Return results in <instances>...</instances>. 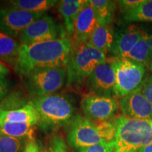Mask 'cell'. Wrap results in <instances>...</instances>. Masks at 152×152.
<instances>
[{"instance_id": "obj_1", "label": "cell", "mask_w": 152, "mask_h": 152, "mask_svg": "<svg viewBox=\"0 0 152 152\" xmlns=\"http://www.w3.org/2000/svg\"><path fill=\"white\" fill-rule=\"evenodd\" d=\"M72 52L73 43L68 37L21 45L14 68L26 75L38 68H66Z\"/></svg>"}, {"instance_id": "obj_2", "label": "cell", "mask_w": 152, "mask_h": 152, "mask_svg": "<svg viewBox=\"0 0 152 152\" xmlns=\"http://www.w3.org/2000/svg\"><path fill=\"white\" fill-rule=\"evenodd\" d=\"M115 127V151L137 152L152 144V120L119 116L113 120Z\"/></svg>"}, {"instance_id": "obj_3", "label": "cell", "mask_w": 152, "mask_h": 152, "mask_svg": "<svg viewBox=\"0 0 152 152\" xmlns=\"http://www.w3.org/2000/svg\"><path fill=\"white\" fill-rule=\"evenodd\" d=\"M39 115V124L45 127L61 126L74 118L75 108L69 97L53 94L35 97L30 101Z\"/></svg>"}, {"instance_id": "obj_4", "label": "cell", "mask_w": 152, "mask_h": 152, "mask_svg": "<svg viewBox=\"0 0 152 152\" xmlns=\"http://www.w3.org/2000/svg\"><path fill=\"white\" fill-rule=\"evenodd\" d=\"M107 61L106 54L86 42L73 52L66 65L68 85H81L94 70L100 64Z\"/></svg>"}, {"instance_id": "obj_5", "label": "cell", "mask_w": 152, "mask_h": 152, "mask_svg": "<svg viewBox=\"0 0 152 152\" xmlns=\"http://www.w3.org/2000/svg\"><path fill=\"white\" fill-rule=\"evenodd\" d=\"M111 62L115 74V96L121 99L140 90L148 77L145 64L126 58H113Z\"/></svg>"}, {"instance_id": "obj_6", "label": "cell", "mask_w": 152, "mask_h": 152, "mask_svg": "<svg viewBox=\"0 0 152 152\" xmlns=\"http://www.w3.org/2000/svg\"><path fill=\"white\" fill-rule=\"evenodd\" d=\"M25 76L28 92L36 97L53 94L67 80L66 68H38Z\"/></svg>"}, {"instance_id": "obj_7", "label": "cell", "mask_w": 152, "mask_h": 152, "mask_svg": "<svg viewBox=\"0 0 152 152\" xmlns=\"http://www.w3.org/2000/svg\"><path fill=\"white\" fill-rule=\"evenodd\" d=\"M66 34L65 30L58 26L52 16L45 14L23 32L20 41L21 45H32L65 38Z\"/></svg>"}, {"instance_id": "obj_8", "label": "cell", "mask_w": 152, "mask_h": 152, "mask_svg": "<svg viewBox=\"0 0 152 152\" xmlns=\"http://www.w3.org/2000/svg\"><path fill=\"white\" fill-rule=\"evenodd\" d=\"M45 14V12H29L13 8L0 9V30L11 37H20L30 24Z\"/></svg>"}, {"instance_id": "obj_9", "label": "cell", "mask_w": 152, "mask_h": 152, "mask_svg": "<svg viewBox=\"0 0 152 152\" xmlns=\"http://www.w3.org/2000/svg\"><path fill=\"white\" fill-rule=\"evenodd\" d=\"M102 142H106L95 121L81 116L74 119L68 134V143L71 147L77 149Z\"/></svg>"}, {"instance_id": "obj_10", "label": "cell", "mask_w": 152, "mask_h": 152, "mask_svg": "<svg viewBox=\"0 0 152 152\" xmlns=\"http://www.w3.org/2000/svg\"><path fill=\"white\" fill-rule=\"evenodd\" d=\"M119 107V102L113 97L91 93L85 95L81 101L83 113L93 121H108L115 115Z\"/></svg>"}, {"instance_id": "obj_11", "label": "cell", "mask_w": 152, "mask_h": 152, "mask_svg": "<svg viewBox=\"0 0 152 152\" xmlns=\"http://www.w3.org/2000/svg\"><path fill=\"white\" fill-rule=\"evenodd\" d=\"M115 74L111 61L99 65L87 77V85L91 94L113 97Z\"/></svg>"}, {"instance_id": "obj_12", "label": "cell", "mask_w": 152, "mask_h": 152, "mask_svg": "<svg viewBox=\"0 0 152 152\" xmlns=\"http://www.w3.org/2000/svg\"><path fill=\"white\" fill-rule=\"evenodd\" d=\"M144 32L136 25H129L115 31L113 45L110 51L113 58H126L133 47L142 37Z\"/></svg>"}, {"instance_id": "obj_13", "label": "cell", "mask_w": 152, "mask_h": 152, "mask_svg": "<svg viewBox=\"0 0 152 152\" xmlns=\"http://www.w3.org/2000/svg\"><path fill=\"white\" fill-rule=\"evenodd\" d=\"M118 102L123 116L132 119L152 120V104L140 90L121 98Z\"/></svg>"}, {"instance_id": "obj_14", "label": "cell", "mask_w": 152, "mask_h": 152, "mask_svg": "<svg viewBox=\"0 0 152 152\" xmlns=\"http://www.w3.org/2000/svg\"><path fill=\"white\" fill-rule=\"evenodd\" d=\"M98 23L94 9L90 1H86L84 7L76 19L73 35V49L77 48L88 42Z\"/></svg>"}, {"instance_id": "obj_15", "label": "cell", "mask_w": 152, "mask_h": 152, "mask_svg": "<svg viewBox=\"0 0 152 152\" xmlns=\"http://www.w3.org/2000/svg\"><path fill=\"white\" fill-rule=\"evenodd\" d=\"M86 1L63 0L60 1L58 10L64 21V30L68 36L73 35L76 19L84 7Z\"/></svg>"}, {"instance_id": "obj_16", "label": "cell", "mask_w": 152, "mask_h": 152, "mask_svg": "<svg viewBox=\"0 0 152 152\" xmlns=\"http://www.w3.org/2000/svg\"><path fill=\"white\" fill-rule=\"evenodd\" d=\"M39 118L37 110L29 102L19 109L11 111H1L0 122L12 123H28L36 125L39 124Z\"/></svg>"}, {"instance_id": "obj_17", "label": "cell", "mask_w": 152, "mask_h": 152, "mask_svg": "<svg viewBox=\"0 0 152 152\" xmlns=\"http://www.w3.org/2000/svg\"><path fill=\"white\" fill-rule=\"evenodd\" d=\"M114 33L115 31L111 25H97L87 42L106 54L110 52L113 45Z\"/></svg>"}, {"instance_id": "obj_18", "label": "cell", "mask_w": 152, "mask_h": 152, "mask_svg": "<svg viewBox=\"0 0 152 152\" xmlns=\"http://www.w3.org/2000/svg\"><path fill=\"white\" fill-rule=\"evenodd\" d=\"M20 46L14 37L0 30V61L15 66Z\"/></svg>"}, {"instance_id": "obj_19", "label": "cell", "mask_w": 152, "mask_h": 152, "mask_svg": "<svg viewBox=\"0 0 152 152\" xmlns=\"http://www.w3.org/2000/svg\"><path fill=\"white\" fill-rule=\"evenodd\" d=\"M126 58L142 64H149L152 61V35L144 32L143 36L133 47Z\"/></svg>"}, {"instance_id": "obj_20", "label": "cell", "mask_w": 152, "mask_h": 152, "mask_svg": "<svg viewBox=\"0 0 152 152\" xmlns=\"http://www.w3.org/2000/svg\"><path fill=\"white\" fill-rule=\"evenodd\" d=\"M94 9L98 25H111L116 4L110 0H89Z\"/></svg>"}, {"instance_id": "obj_21", "label": "cell", "mask_w": 152, "mask_h": 152, "mask_svg": "<svg viewBox=\"0 0 152 152\" xmlns=\"http://www.w3.org/2000/svg\"><path fill=\"white\" fill-rule=\"evenodd\" d=\"M59 2L56 0H14L10 1V8L29 12H45Z\"/></svg>"}, {"instance_id": "obj_22", "label": "cell", "mask_w": 152, "mask_h": 152, "mask_svg": "<svg viewBox=\"0 0 152 152\" xmlns=\"http://www.w3.org/2000/svg\"><path fill=\"white\" fill-rule=\"evenodd\" d=\"M35 125L28 123L0 122V134L16 138L33 137Z\"/></svg>"}, {"instance_id": "obj_23", "label": "cell", "mask_w": 152, "mask_h": 152, "mask_svg": "<svg viewBox=\"0 0 152 152\" xmlns=\"http://www.w3.org/2000/svg\"><path fill=\"white\" fill-rule=\"evenodd\" d=\"M123 19L127 22H152V0H143L135 9L123 14Z\"/></svg>"}, {"instance_id": "obj_24", "label": "cell", "mask_w": 152, "mask_h": 152, "mask_svg": "<svg viewBox=\"0 0 152 152\" xmlns=\"http://www.w3.org/2000/svg\"><path fill=\"white\" fill-rule=\"evenodd\" d=\"M26 139L27 138H16L0 134V152H21Z\"/></svg>"}, {"instance_id": "obj_25", "label": "cell", "mask_w": 152, "mask_h": 152, "mask_svg": "<svg viewBox=\"0 0 152 152\" xmlns=\"http://www.w3.org/2000/svg\"><path fill=\"white\" fill-rule=\"evenodd\" d=\"M115 142H102L88 147L77 148L74 152H114L115 151Z\"/></svg>"}, {"instance_id": "obj_26", "label": "cell", "mask_w": 152, "mask_h": 152, "mask_svg": "<svg viewBox=\"0 0 152 152\" xmlns=\"http://www.w3.org/2000/svg\"><path fill=\"white\" fill-rule=\"evenodd\" d=\"M47 152H68L64 139L59 135L53 137L49 142Z\"/></svg>"}, {"instance_id": "obj_27", "label": "cell", "mask_w": 152, "mask_h": 152, "mask_svg": "<svg viewBox=\"0 0 152 152\" xmlns=\"http://www.w3.org/2000/svg\"><path fill=\"white\" fill-rule=\"evenodd\" d=\"M142 1L143 0H121V1H118L117 3L121 12L125 14L135 9Z\"/></svg>"}, {"instance_id": "obj_28", "label": "cell", "mask_w": 152, "mask_h": 152, "mask_svg": "<svg viewBox=\"0 0 152 152\" xmlns=\"http://www.w3.org/2000/svg\"><path fill=\"white\" fill-rule=\"evenodd\" d=\"M140 92L152 104V75L148 76L147 80L140 89Z\"/></svg>"}, {"instance_id": "obj_29", "label": "cell", "mask_w": 152, "mask_h": 152, "mask_svg": "<svg viewBox=\"0 0 152 152\" xmlns=\"http://www.w3.org/2000/svg\"><path fill=\"white\" fill-rule=\"evenodd\" d=\"M23 152H40L39 144L36 141L34 137L28 140Z\"/></svg>"}, {"instance_id": "obj_30", "label": "cell", "mask_w": 152, "mask_h": 152, "mask_svg": "<svg viewBox=\"0 0 152 152\" xmlns=\"http://www.w3.org/2000/svg\"><path fill=\"white\" fill-rule=\"evenodd\" d=\"M9 90L8 80L5 77H0V102L4 99Z\"/></svg>"}, {"instance_id": "obj_31", "label": "cell", "mask_w": 152, "mask_h": 152, "mask_svg": "<svg viewBox=\"0 0 152 152\" xmlns=\"http://www.w3.org/2000/svg\"><path fill=\"white\" fill-rule=\"evenodd\" d=\"M9 68L4 63L0 61V77H5L9 73Z\"/></svg>"}, {"instance_id": "obj_32", "label": "cell", "mask_w": 152, "mask_h": 152, "mask_svg": "<svg viewBox=\"0 0 152 152\" xmlns=\"http://www.w3.org/2000/svg\"><path fill=\"white\" fill-rule=\"evenodd\" d=\"M137 152H152V144H150L149 145L145 146V147H142Z\"/></svg>"}, {"instance_id": "obj_33", "label": "cell", "mask_w": 152, "mask_h": 152, "mask_svg": "<svg viewBox=\"0 0 152 152\" xmlns=\"http://www.w3.org/2000/svg\"><path fill=\"white\" fill-rule=\"evenodd\" d=\"M149 69H150V71H151V72H152V61L151 62H150V64H149Z\"/></svg>"}, {"instance_id": "obj_34", "label": "cell", "mask_w": 152, "mask_h": 152, "mask_svg": "<svg viewBox=\"0 0 152 152\" xmlns=\"http://www.w3.org/2000/svg\"><path fill=\"white\" fill-rule=\"evenodd\" d=\"M0 113H1V109H0Z\"/></svg>"}]
</instances>
